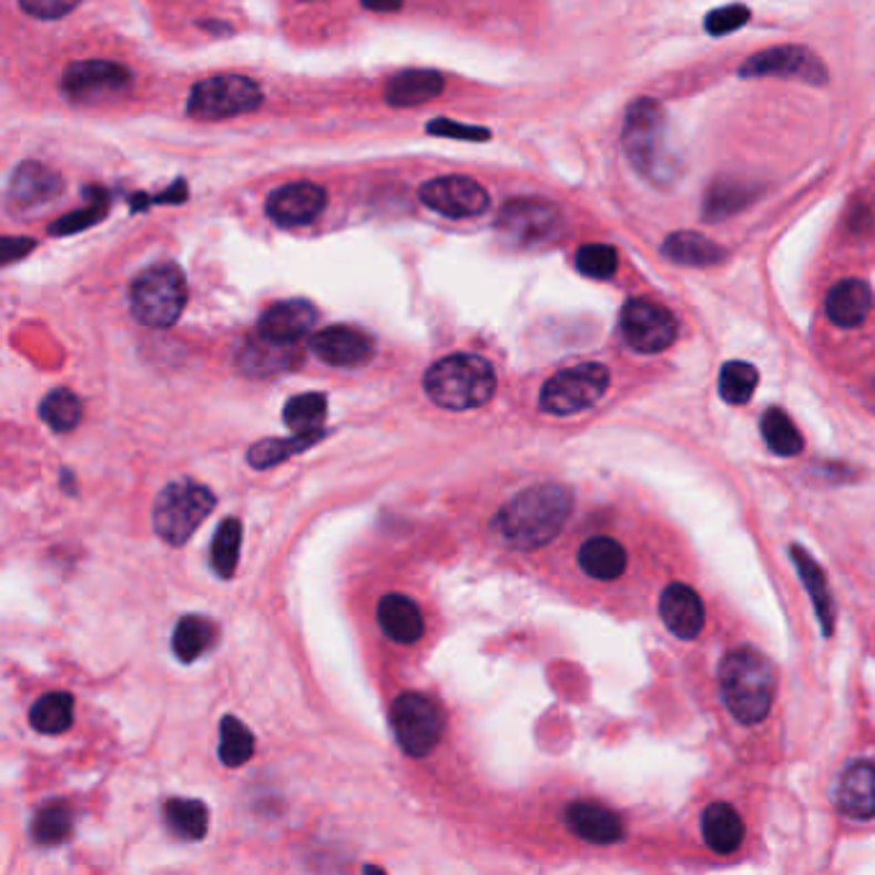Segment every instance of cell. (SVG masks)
<instances>
[{
	"label": "cell",
	"instance_id": "6da1fadb",
	"mask_svg": "<svg viewBox=\"0 0 875 875\" xmlns=\"http://www.w3.org/2000/svg\"><path fill=\"white\" fill-rule=\"evenodd\" d=\"M572 511L566 486H531L521 490L494 517V531L513 550H537L560 535Z\"/></svg>",
	"mask_w": 875,
	"mask_h": 875
},
{
	"label": "cell",
	"instance_id": "7a4b0ae2",
	"mask_svg": "<svg viewBox=\"0 0 875 875\" xmlns=\"http://www.w3.org/2000/svg\"><path fill=\"white\" fill-rule=\"evenodd\" d=\"M719 689L740 724H760L771 714L775 696L773 662L755 648L732 650L719 670Z\"/></svg>",
	"mask_w": 875,
	"mask_h": 875
},
{
	"label": "cell",
	"instance_id": "3957f363",
	"mask_svg": "<svg viewBox=\"0 0 875 875\" xmlns=\"http://www.w3.org/2000/svg\"><path fill=\"white\" fill-rule=\"evenodd\" d=\"M424 390L431 404L449 411H468L494 398L496 370L480 355H449L429 367L424 375Z\"/></svg>",
	"mask_w": 875,
	"mask_h": 875
},
{
	"label": "cell",
	"instance_id": "277c9868",
	"mask_svg": "<svg viewBox=\"0 0 875 875\" xmlns=\"http://www.w3.org/2000/svg\"><path fill=\"white\" fill-rule=\"evenodd\" d=\"M621 144H624V154L637 173L658 185H665L673 180V175H670L673 165H670L665 152V119H662V111L655 101L637 98V101L629 103Z\"/></svg>",
	"mask_w": 875,
	"mask_h": 875
},
{
	"label": "cell",
	"instance_id": "5b68a950",
	"mask_svg": "<svg viewBox=\"0 0 875 875\" xmlns=\"http://www.w3.org/2000/svg\"><path fill=\"white\" fill-rule=\"evenodd\" d=\"M187 301V283L183 269L173 263L146 267L132 283L129 306L139 324L152 329H167L183 314Z\"/></svg>",
	"mask_w": 875,
	"mask_h": 875
},
{
	"label": "cell",
	"instance_id": "8992f818",
	"mask_svg": "<svg viewBox=\"0 0 875 875\" xmlns=\"http://www.w3.org/2000/svg\"><path fill=\"white\" fill-rule=\"evenodd\" d=\"M216 496L195 480H175L160 490L154 501V531L167 545L180 547L191 539L214 511Z\"/></svg>",
	"mask_w": 875,
	"mask_h": 875
},
{
	"label": "cell",
	"instance_id": "52a82bcc",
	"mask_svg": "<svg viewBox=\"0 0 875 875\" xmlns=\"http://www.w3.org/2000/svg\"><path fill=\"white\" fill-rule=\"evenodd\" d=\"M609 390V370L599 363H580L554 373L539 394V408L552 416H572L599 404Z\"/></svg>",
	"mask_w": 875,
	"mask_h": 875
},
{
	"label": "cell",
	"instance_id": "ba28073f",
	"mask_svg": "<svg viewBox=\"0 0 875 875\" xmlns=\"http://www.w3.org/2000/svg\"><path fill=\"white\" fill-rule=\"evenodd\" d=\"M263 90L244 75H216L195 83L187 95V113L201 121H221L257 111Z\"/></svg>",
	"mask_w": 875,
	"mask_h": 875
},
{
	"label": "cell",
	"instance_id": "9c48e42d",
	"mask_svg": "<svg viewBox=\"0 0 875 875\" xmlns=\"http://www.w3.org/2000/svg\"><path fill=\"white\" fill-rule=\"evenodd\" d=\"M390 726H394L400 750L411 757H424L437 747L445 732V714L435 701L421 693H400L390 706Z\"/></svg>",
	"mask_w": 875,
	"mask_h": 875
},
{
	"label": "cell",
	"instance_id": "30bf717a",
	"mask_svg": "<svg viewBox=\"0 0 875 875\" xmlns=\"http://www.w3.org/2000/svg\"><path fill=\"white\" fill-rule=\"evenodd\" d=\"M134 83L132 70L111 60L72 62L62 75V93L70 103L95 105L124 95Z\"/></svg>",
	"mask_w": 875,
	"mask_h": 875
},
{
	"label": "cell",
	"instance_id": "8fae6325",
	"mask_svg": "<svg viewBox=\"0 0 875 875\" xmlns=\"http://www.w3.org/2000/svg\"><path fill=\"white\" fill-rule=\"evenodd\" d=\"M742 78H796L808 85H827L830 70L812 49L801 44L771 47L752 54L740 68Z\"/></svg>",
	"mask_w": 875,
	"mask_h": 875
},
{
	"label": "cell",
	"instance_id": "7c38bea8",
	"mask_svg": "<svg viewBox=\"0 0 875 875\" xmlns=\"http://www.w3.org/2000/svg\"><path fill=\"white\" fill-rule=\"evenodd\" d=\"M621 334L634 352L658 355L675 342L678 322L668 308L644 298H632L621 308Z\"/></svg>",
	"mask_w": 875,
	"mask_h": 875
},
{
	"label": "cell",
	"instance_id": "4fadbf2b",
	"mask_svg": "<svg viewBox=\"0 0 875 875\" xmlns=\"http://www.w3.org/2000/svg\"><path fill=\"white\" fill-rule=\"evenodd\" d=\"M419 199L427 208L447 218L480 216L490 206V195L478 180L465 175L435 177L421 185Z\"/></svg>",
	"mask_w": 875,
	"mask_h": 875
},
{
	"label": "cell",
	"instance_id": "5bb4252c",
	"mask_svg": "<svg viewBox=\"0 0 875 875\" xmlns=\"http://www.w3.org/2000/svg\"><path fill=\"white\" fill-rule=\"evenodd\" d=\"M498 232L519 244H537L552 240L560 228V211L539 199L509 201L496 218Z\"/></svg>",
	"mask_w": 875,
	"mask_h": 875
},
{
	"label": "cell",
	"instance_id": "9a60e30c",
	"mask_svg": "<svg viewBox=\"0 0 875 875\" xmlns=\"http://www.w3.org/2000/svg\"><path fill=\"white\" fill-rule=\"evenodd\" d=\"M326 206V191L316 183H288L267 195L265 211L277 226H301L314 221Z\"/></svg>",
	"mask_w": 875,
	"mask_h": 875
},
{
	"label": "cell",
	"instance_id": "2e32d148",
	"mask_svg": "<svg viewBox=\"0 0 875 875\" xmlns=\"http://www.w3.org/2000/svg\"><path fill=\"white\" fill-rule=\"evenodd\" d=\"M308 349L332 367H359L375 355L373 339L352 326H329L308 339Z\"/></svg>",
	"mask_w": 875,
	"mask_h": 875
},
{
	"label": "cell",
	"instance_id": "e0dca14e",
	"mask_svg": "<svg viewBox=\"0 0 875 875\" xmlns=\"http://www.w3.org/2000/svg\"><path fill=\"white\" fill-rule=\"evenodd\" d=\"M316 324V308L304 298L281 301L260 316L257 334L275 345H296Z\"/></svg>",
	"mask_w": 875,
	"mask_h": 875
},
{
	"label": "cell",
	"instance_id": "ac0fdd59",
	"mask_svg": "<svg viewBox=\"0 0 875 875\" xmlns=\"http://www.w3.org/2000/svg\"><path fill=\"white\" fill-rule=\"evenodd\" d=\"M660 619L681 640H693L706 621L701 596L685 583H670L660 596Z\"/></svg>",
	"mask_w": 875,
	"mask_h": 875
},
{
	"label": "cell",
	"instance_id": "d6986e66",
	"mask_svg": "<svg viewBox=\"0 0 875 875\" xmlns=\"http://www.w3.org/2000/svg\"><path fill=\"white\" fill-rule=\"evenodd\" d=\"M834 801L837 808L847 820H873L875 816V765L873 763H855L840 775L837 788H834Z\"/></svg>",
	"mask_w": 875,
	"mask_h": 875
},
{
	"label": "cell",
	"instance_id": "ffe728a7",
	"mask_svg": "<svg viewBox=\"0 0 875 875\" xmlns=\"http://www.w3.org/2000/svg\"><path fill=\"white\" fill-rule=\"evenodd\" d=\"M824 308H827L830 322L842 326V329L861 326L873 308L871 285L857 281V277H845V281L832 285Z\"/></svg>",
	"mask_w": 875,
	"mask_h": 875
},
{
	"label": "cell",
	"instance_id": "44dd1931",
	"mask_svg": "<svg viewBox=\"0 0 875 875\" xmlns=\"http://www.w3.org/2000/svg\"><path fill=\"white\" fill-rule=\"evenodd\" d=\"M566 824L576 837L593 842V845H611L624 837V824L617 814L599 804H586V801L566 808Z\"/></svg>",
	"mask_w": 875,
	"mask_h": 875
},
{
	"label": "cell",
	"instance_id": "7402d4cb",
	"mask_svg": "<svg viewBox=\"0 0 875 875\" xmlns=\"http://www.w3.org/2000/svg\"><path fill=\"white\" fill-rule=\"evenodd\" d=\"M62 177L52 173L49 167L37 165V162H23V165L16 170L8 199H11L16 208H34L57 199V195L62 193Z\"/></svg>",
	"mask_w": 875,
	"mask_h": 875
},
{
	"label": "cell",
	"instance_id": "603a6c76",
	"mask_svg": "<svg viewBox=\"0 0 875 875\" xmlns=\"http://www.w3.org/2000/svg\"><path fill=\"white\" fill-rule=\"evenodd\" d=\"M378 624L383 634L396 644H414L424 634V617L408 596L388 593L378 607Z\"/></svg>",
	"mask_w": 875,
	"mask_h": 875
},
{
	"label": "cell",
	"instance_id": "cb8c5ba5",
	"mask_svg": "<svg viewBox=\"0 0 875 875\" xmlns=\"http://www.w3.org/2000/svg\"><path fill=\"white\" fill-rule=\"evenodd\" d=\"M445 90V80L435 70H404L388 80L386 101L394 109H416L435 101Z\"/></svg>",
	"mask_w": 875,
	"mask_h": 875
},
{
	"label": "cell",
	"instance_id": "d4e9b609",
	"mask_svg": "<svg viewBox=\"0 0 875 875\" xmlns=\"http://www.w3.org/2000/svg\"><path fill=\"white\" fill-rule=\"evenodd\" d=\"M701 832L706 845L719 855L734 853L744 840V824L740 814L730 804H722V801H716L703 812Z\"/></svg>",
	"mask_w": 875,
	"mask_h": 875
},
{
	"label": "cell",
	"instance_id": "484cf974",
	"mask_svg": "<svg viewBox=\"0 0 875 875\" xmlns=\"http://www.w3.org/2000/svg\"><path fill=\"white\" fill-rule=\"evenodd\" d=\"M662 255H665L668 260H673V263H678V265L711 267V265L724 263L726 252L703 234L675 232V234H670L665 242H662Z\"/></svg>",
	"mask_w": 875,
	"mask_h": 875
},
{
	"label": "cell",
	"instance_id": "4316f807",
	"mask_svg": "<svg viewBox=\"0 0 875 875\" xmlns=\"http://www.w3.org/2000/svg\"><path fill=\"white\" fill-rule=\"evenodd\" d=\"M578 562L586 576L596 580H617L627 568V552L617 539L611 537H591L580 547Z\"/></svg>",
	"mask_w": 875,
	"mask_h": 875
},
{
	"label": "cell",
	"instance_id": "83f0119b",
	"mask_svg": "<svg viewBox=\"0 0 875 875\" xmlns=\"http://www.w3.org/2000/svg\"><path fill=\"white\" fill-rule=\"evenodd\" d=\"M791 554H793V562H796V568H798L801 580L806 583L808 596H812V603L816 609V617H820L824 634L830 637L834 632V603H832V596L827 591V578H824L822 568L816 566V560L812 558V554H806L798 545L791 547Z\"/></svg>",
	"mask_w": 875,
	"mask_h": 875
},
{
	"label": "cell",
	"instance_id": "f1b7e54d",
	"mask_svg": "<svg viewBox=\"0 0 875 875\" xmlns=\"http://www.w3.org/2000/svg\"><path fill=\"white\" fill-rule=\"evenodd\" d=\"M218 629L206 617H183L177 621L173 634V650L180 662H195L208 650H214Z\"/></svg>",
	"mask_w": 875,
	"mask_h": 875
},
{
	"label": "cell",
	"instance_id": "f546056e",
	"mask_svg": "<svg viewBox=\"0 0 875 875\" xmlns=\"http://www.w3.org/2000/svg\"><path fill=\"white\" fill-rule=\"evenodd\" d=\"M757 191L747 183H737V180H716L711 183L703 199V218L706 221H722L726 216L740 214L742 208H747L755 201Z\"/></svg>",
	"mask_w": 875,
	"mask_h": 875
},
{
	"label": "cell",
	"instance_id": "4dcf8cb0",
	"mask_svg": "<svg viewBox=\"0 0 875 875\" xmlns=\"http://www.w3.org/2000/svg\"><path fill=\"white\" fill-rule=\"evenodd\" d=\"M167 830L183 842H199L208 832V808L195 798H170L165 804Z\"/></svg>",
	"mask_w": 875,
	"mask_h": 875
},
{
	"label": "cell",
	"instance_id": "1f68e13d",
	"mask_svg": "<svg viewBox=\"0 0 875 875\" xmlns=\"http://www.w3.org/2000/svg\"><path fill=\"white\" fill-rule=\"evenodd\" d=\"M72 719H75V699L64 691L47 693V696H42L31 706L29 714L31 726L42 734L68 732L72 726Z\"/></svg>",
	"mask_w": 875,
	"mask_h": 875
},
{
	"label": "cell",
	"instance_id": "d6a6232c",
	"mask_svg": "<svg viewBox=\"0 0 875 875\" xmlns=\"http://www.w3.org/2000/svg\"><path fill=\"white\" fill-rule=\"evenodd\" d=\"M326 411L329 406H326L324 394H301L285 404L283 421L288 424L293 435H314V431H322Z\"/></svg>",
	"mask_w": 875,
	"mask_h": 875
},
{
	"label": "cell",
	"instance_id": "836d02e7",
	"mask_svg": "<svg viewBox=\"0 0 875 875\" xmlns=\"http://www.w3.org/2000/svg\"><path fill=\"white\" fill-rule=\"evenodd\" d=\"M326 437V431H314V435H296L291 439H263L257 441L255 447L247 452V460L252 468L257 470H265V468H273V465L288 460V457L304 452V449L314 447L316 441H322Z\"/></svg>",
	"mask_w": 875,
	"mask_h": 875
},
{
	"label": "cell",
	"instance_id": "e575fe53",
	"mask_svg": "<svg viewBox=\"0 0 875 875\" xmlns=\"http://www.w3.org/2000/svg\"><path fill=\"white\" fill-rule=\"evenodd\" d=\"M255 750V737L236 716L221 719V742H218V757L226 767H240L252 757Z\"/></svg>",
	"mask_w": 875,
	"mask_h": 875
},
{
	"label": "cell",
	"instance_id": "d590c367",
	"mask_svg": "<svg viewBox=\"0 0 875 875\" xmlns=\"http://www.w3.org/2000/svg\"><path fill=\"white\" fill-rule=\"evenodd\" d=\"M39 416H42L54 431H72L80 424V419H83V404H80V398L72 394V390L57 388L42 400Z\"/></svg>",
	"mask_w": 875,
	"mask_h": 875
},
{
	"label": "cell",
	"instance_id": "8d00e7d4",
	"mask_svg": "<svg viewBox=\"0 0 875 875\" xmlns=\"http://www.w3.org/2000/svg\"><path fill=\"white\" fill-rule=\"evenodd\" d=\"M242 547V525L236 519H226L218 525V531L211 545V566H214L218 578H232L240 562Z\"/></svg>",
	"mask_w": 875,
	"mask_h": 875
},
{
	"label": "cell",
	"instance_id": "74e56055",
	"mask_svg": "<svg viewBox=\"0 0 875 875\" xmlns=\"http://www.w3.org/2000/svg\"><path fill=\"white\" fill-rule=\"evenodd\" d=\"M288 347L293 345H275V342H267L257 334L255 342L244 345L242 352V370H247L252 375H269L277 370H285L288 367Z\"/></svg>",
	"mask_w": 875,
	"mask_h": 875
},
{
	"label": "cell",
	"instance_id": "f35d334b",
	"mask_svg": "<svg viewBox=\"0 0 875 875\" xmlns=\"http://www.w3.org/2000/svg\"><path fill=\"white\" fill-rule=\"evenodd\" d=\"M763 437L767 441V447L773 449L779 457H793L804 449V439H801L798 429L793 427V421L786 416V411L781 408H771L763 416Z\"/></svg>",
	"mask_w": 875,
	"mask_h": 875
},
{
	"label": "cell",
	"instance_id": "ab89813d",
	"mask_svg": "<svg viewBox=\"0 0 875 875\" xmlns=\"http://www.w3.org/2000/svg\"><path fill=\"white\" fill-rule=\"evenodd\" d=\"M757 388V370L750 363H742V359H734V363H726L722 367V375H719V394L732 406H742L755 396Z\"/></svg>",
	"mask_w": 875,
	"mask_h": 875
},
{
	"label": "cell",
	"instance_id": "60d3db41",
	"mask_svg": "<svg viewBox=\"0 0 875 875\" xmlns=\"http://www.w3.org/2000/svg\"><path fill=\"white\" fill-rule=\"evenodd\" d=\"M31 834L39 845H62L64 840H70L72 834V814L68 806L52 804L44 806L37 814L34 824H31Z\"/></svg>",
	"mask_w": 875,
	"mask_h": 875
},
{
	"label": "cell",
	"instance_id": "b9f144b4",
	"mask_svg": "<svg viewBox=\"0 0 875 875\" xmlns=\"http://www.w3.org/2000/svg\"><path fill=\"white\" fill-rule=\"evenodd\" d=\"M576 267L593 281H607L619 267V255L611 244H586L576 252Z\"/></svg>",
	"mask_w": 875,
	"mask_h": 875
},
{
	"label": "cell",
	"instance_id": "7bdbcfd3",
	"mask_svg": "<svg viewBox=\"0 0 875 875\" xmlns=\"http://www.w3.org/2000/svg\"><path fill=\"white\" fill-rule=\"evenodd\" d=\"M750 8L747 6H740V3H732V6H724V8H716V11H711L706 19H703V29L709 31L711 37H724V34H732V31L742 29L744 23L750 21Z\"/></svg>",
	"mask_w": 875,
	"mask_h": 875
},
{
	"label": "cell",
	"instance_id": "ee69618b",
	"mask_svg": "<svg viewBox=\"0 0 875 875\" xmlns=\"http://www.w3.org/2000/svg\"><path fill=\"white\" fill-rule=\"evenodd\" d=\"M103 216H105V199L101 195V199H98V201L93 203V206H88V208H83V211H75V214H68L64 218L54 221L49 232H52L54 236L78 234V232H83V228L93 226L95 221H101Z\"/></svg>",
	"mask_w": 875,
	"mask_h": 875
},
{
	"label": "cell",
	"instance_id": "f6af8a7d",
	"mask_svg": "<svg viewBox=\"0 0 875 875\" xmlns=\"http://www.w3.org/2000/svg\"><path fill=\"white\" fill-rule=\"evenodd\" d=\"M80 0H19V6L27 11L29 16H34V19H42V21H52V19H62V16H68L70 11H75Z\"/></svg>",
	"mask_w": 875,
	"mask_h": 875
},
{
	"label": "cell",
	"instance_id": "bcb514c9",
	"mask_svg": "<svg viewBox=\"0 0 875 875\" xmlns=\"http://www.w3.org/2000/svg\"><path fill=\"white\" fill-rule=\"evenodd\" d=\"M427 132L437 134V136H449V139H478V142H486V139H490L488 129L465 126V124H457V121H447V119L429 121Z\"/></svg>",
	"mask_w": 875,
	"mask_h": 875
},
{
	"label": "cell",
	"instance_id": "7dc6e473",
	"mask_svg": "<svg viewBox=\"0 0 875 875\" xmlns=\"http://www.w3.org/2000/svg\"><path fill=\"white\" fill-rule=\"evenodd\" d=\"M34 250V242L31 240H3V263H11L16 257H23L29 255V252Z\"/></svg>",
	"mask_w": 875,
	"mask_h": 875
},
{
	"label": "cell",
	"instance_id": "c3c4849f",
	"mask_svg": "<svg viewBox=\"0 0 875 875\" xmlns=\"http://www.w3.org/2000/svg\"><path fill=\"white\" fill-rule=\"evenodd\" d=\"M400 3H404V0H363V6L370 8V11H375V13L398 11Z\"/></svg>",
	"mask_w": 875,
	"mask_h": 875
}]
</instances>
